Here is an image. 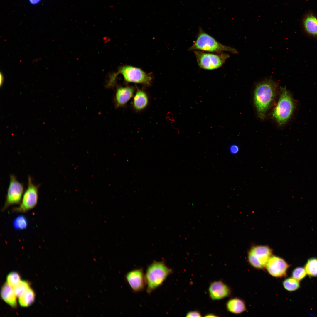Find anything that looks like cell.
<instances>
[{"mask_svg": "<svg viewBox=\"0 0 317 317\" xmlns=\"http://www.w3.org/2000/svg\"><path fill=\"white\" fill-rule=\"evenodd\" d=\"M197 63L201 68L213 70L221 67L229 57L227 53L206 52L200 50L193 51Z\"/></svg>", "mask_w": 317, "mask_h": 317, "instance_id": "cell-6", "label": "cell"}, {"mask_svg": "<svg viewBox=\"0 0 317 317\" xmlns=\"http://www.w3.org/2000/svg\"><path fill=\"white\" fill-rule=\"evenodd\" d=\"M121 74L127 82L140 83L147 85L151 82L152 78L150 75L145 73L141 69L129 65L122 66L118 71L110 76L107 85V87L112 86L115 84L117 75Z\"/></svg>", "mask_w": 317, "mask_h": 317, "instance_id": "cell-5", "label": "cell"}, {"mask_svg": "<svg viewBox=\"0 0 317 317\" xmlns=\"http://www.w3.org/2000/svg\"><path fill=\"white\" fill-rule=\"evenodd\" d=\"M290 265L283 258L272 256L268 261L265 268L268 273L273 277L282 278L287 276Z\"/></svg>", "mask_w": 317, "mask_h": 317, "instance_id": "cell-10", "label": "cell"}, {"mask_svg": "<svg viewBox=\"0 0 317 317\" xmlns=\"http://www.w3.org/2000/svg\"><path fill=\"white\" fill-rule=\"evenodd\" d=\"M1 294L2 298L5 302L13 308L16 307V296L13 288L7 282L5 283L3 286Z\"/></svg>", "mask_w": 317, "mask_h": 317, "instance_id": "cell-15", "label": "cell"}, {"mask_svg": "<svg viewBox=\"0 0 317 317\" xmlns=\"http://www.w3.org/2000/svg\"><path fill=\"white\" fill-rule=\"evenodd\" d=\"M277 82L270 78H266L255 85L253 96V104L259 117L264 119L276 98L278 92Z\"/></svg>", "mask_w": 317, "mask_h": 317, "instance_id": "cell-1", "label": "cell"}, {"mask_svg": "<svg viewBox=\"0 0 317 317\" xmlns=\"http://www.w3.org/2000/svg\"><path fill=\"white\" fill-rule=\"evenodd\" d=\"M27 187L24 192L19 206L13 209V211L24 213L33 208L36 205L38 198L39 185L34 184L31 178L28 176Z\"/></svg>", "mask_w": 317, "mask_h": 317, "instance_id": "cell-7", "label": "cell"}, {"mask_svg": "<svg viewBox=\"0 0 317 317\" xmlns=\"http://www.w3.org/2000/svg\"><path fill=\"white\" fill-rule=\"evenodd\" d=\"M29 1L31 3L35 4L38 2L40 0H29Z\"/></svg>", "mask_w": 317, "mask_h": 317, "instance_id": "cell-27", "label": "cell"}, {"mask_svg": "<svg viewBox=\"0 0 317 317\" xmlns=\"http://www.w3.org/2000/svg\"><path fill=\"white\" fill-rule=\"evenodd\" d=\"M0 85H1L3 82L4 79L3 76V75H1V74L0 75Z\"/></svg>", "mask_w": 317, "mask_h": 317, "instance_id": "cell-29", "label": "cell"}, {"mask_svg": "<svg viewBox=\"0 0 317 317\" xmlns=\"http://www.w3.org/2000/svg\"><path fill=\"white\" fill-rule=\"evenodd\" d=\"M280 96L272 112L273 117L278 124H285L291 118L295 105L291 94L285 87L280 88Z\"/></svg>", "mask_w": 317, "mask_h": 317, "instance_id": "cell-3", "label": "cell"}, {"mask_svg": "<svg viewBox=\"0 0 317 317\" xmlns=\"http://www.w3.org/2000/svg\"><path fill=\"white\" fill-rule=\"evenodd\" d=\"M126 278L130 286L134 291L139 292L144 289L146 282L145 276L141 269L130 271L126 274Z\"/></svg>", "mask_w": 317, "mask_h": 317, "instance_id": "cell-11", "label": "cell"}, {"mask_svg": "<svg viewBox=\"0 0 317 317\" xmlns=\"http://www.w3.org/2000/svg\"><path fill=\"white\" fill-rule=\"evenodd\" d=\"M230 152L232 154H236L238 152L239 150V147L236 145L233 144L231 145L230 148Z\"/></svg>", "mask_w": 317, "mask_h": 317, "instance_id": "cell-26", "label": "cell"}, {"mask_svg": "<svg viewBox=\"0 0 317 317\" xmlns=\"http://www.w3.org/2000/svg\"><path fill=\"white\" fill-rule=\"evenodd\" d=\"M226 307L228 311L236 314H241L247 310L245 301L237 297L229 300L226 304Z\"/></svg>", "mask_w": 317, "mask_h": 317, "instance_id": "cell-14", "label": "cell"}, {"mask_svg": "<svg viewBox=\"0 0 317 317\" xmlns=\"http://www.w3.org/2000/svg\"><path fill=\"white\" fill-rule=\"evenodd\" d=\"M6 280L8 284L13 288L20 282L21 277L17 272H13L8 275Z\"/></svg>", "mask_w": 317, "mask_h": 317, "instance_id": "cell-23", "label": "cell"}, {"mask_svg": "<svg viewBox=\"0 0 317 317\" xmlns=\"http://www.w3.org/2000/svg\"><path fill=\"white\" fill-rule=\"evenodd\" d=\"M23 183L17 180L13 174L10 176V182L4 205L2 209L3 211L10 206L20 203L24 192Z\"/></svg>", "mask_w": 317, "mask_h": 317, "instance_id": "cell-9", "label": "cell"}, {"mask_svg": "<svg viewBox=\"0 0 317 317\" xmlns=\"http://www.w3.org/2000/svg\"><path fill=\"white\" fill-rule=\"evenodd\" d=\"M304 26L308 33L317 36V18L315 17L312 15L308 16L304 21Z\"/></svg>", "mask_w": 317, "mask_h": 317, "instance_id": "cell-18", "label": "cell"}, {"mask_svg": "<svg viewBox=\"0 0 317 317\" xmlns=\"http://www.w3.org/2000/svg\"><path fill=\"white\" fill-rule=\"evenodd\" d=\"M205 316H207V317H216V316H217L215 315V314H207Z\"/></svg>", "mask_w": 317, "mask_h": 317, "instance_id": "cell-28", "label": "cell"}, {"mask_svg": "<svg viewBox=\"0 0 317 317\" xmlns=\"http://www.w3.org/2000/svg\"><path fill=\"white\" fill-rule=\"evenodd\" d=\"M172 272L163 261H154L147 269L145 276L146 291L151 293L161 286Z\"/></svg>", "mask_w": 317, "mask_h": 317, "instance_id": "cell-4", "label": "cell"}, {"mask_svg": "<svg viewBox=\"0 0 317 317\" xmlns=\"http://www.w3.org/2000/svg\"><path fill=\"white\" fill-rule=\"evenodd\" d=\"M186 317H201L200 313L197 311H191L188 312L186 314Z\"/></svg>", "mask_w": 317, "mask_h": 317, "instance_id": "cell-25", "label": "cell"}, {"mask_svg": "<svg viewBox=\"0 0 317 317\" xmlns=\"http://www.w3.org/2000/svg\"><path fill=\"white\" fill-rule=\"evenodd\" d=\"M208 291L210 298L214 300H219L228 297L231 293L230 287L220 280L211 283Z\"/></svg>", "mask_w": 317, "mask_h": 317, "instance_id": "cell-12", "label": "cell"}, {"mask_svg": "<svg viewBox=\"0 0 317 317\" xmlns=\"http://www.w3.org/2000/svg\"><path fill=\"white\" fill-rule=\"evenodd\" d=\"M272 254V250L267 246H256L252 248L249 251L248 260L250 265L253 268L263 269L265 268Z\"/></svg>", "mask_w": 317, "mask_h": 317, "instance_id": "cell-8", "label": "cell"}, {"mask_svg": "<svg viewBox=\"0 0 317 317\" xmlns=\"http://www.w3.org/2000/svg\"><path fill=\"white\" fill-rule=\"evenodd\" d=\"M29 283L26 281H21L19 283L13 288L15 293L18 298L24 292L30 288Z\"/></svg>", "mask_w": 317, "mask_h": 317, "instance_id": "cell-22", "label": "cell"}, {"mask_svg": "<svg viewBox=\"0 0 317 317\" xmlns=\"http://www.w3.org/2000/svg\"><path fill=\"white\" fill-rule=\"evenodd\" d=\"M190 51L200 50L206 52L221 53L227 51L233 54L238 52L234 48L220 43L213 37L200 28L196 38L189 48Z\"/></svg>", "mask_w": 317, "mask_h": 317, "instance_id": "cell-2", "label": "cell"}, {"mask_svg": "<svg viewBox=\"0 0 317 317\" xmlns=\"http://www.w3.org/2000/svg\"><path fill=\"white\" fill-rule=\"evenodd\" d=\"M304 268L309 276L317 277V258L313 257L309 259L305 264Z\"/></svg>", "mask_w": 317, "mask_h": 317, "instance_id": "cell-19", "label": "cell"}, {"mask_svg": "<svg viewBox=\"0 0 317 317\" xmlns=\"http://www.w3.org/2000/svg\"><path fill=\"white\" fill-rule=\"evenodd\" d=\"M28 221L26 217L23 215H20L14 220L13 225L14 227L17 230H22L25 229L27 227Z\"/></svg>", "mask_w": 317, "mask_h": 317, "instance_id": "cell-21", "label": "cell"}, {"mask_svg": "<svg viewBox=\"0 0 317 317\" xmlns=\"http://www.w3.org/2000/svg\"><path fill=\"white\" fill-rule=\"evenodd\" d=\"M282 284L284 288L290 292L295 291L300 287L299 281L292 277L288 278L285 279Z\"/></svg>", "mask_w": 317, "mask_h": 317, "instance_id": "cell-20", "label": "cell"}, {"mask_svg": "<svg viewBox=\"0 0 317 317\" xmlns=\"http://www.w3.org/2000/svg\"><path fill=\"white\" fill-rule=\"evenodd\" d=\"M134 90L133 87H118L115 96L116 107H121L126 104L133 96Z\"/></svg>", "mask_w": 317, "mask_h": 317, "instance_id": "cell-13", "label": "cell"}, {"mask_svg": "<svg viewBox=\"0 0 317 317\" xmlns=\"http://www.w3.org/2000/svg\"><path fill=\"white\" fill-rule=\"evenodd\" d=\"M307 274L304 267H296L292 273V277L299 281L303 279Z\"/></svg>", "mask_w": 317, "mask_h": 317, "instance_id": "cell-24", "label": "cell"}, {"mask_svg": "<svg viewBox=\"0 0 317 317\" xmlns=\"http://www.w3.org/2000/svg\"><path fill=\"white\" fill-rule=\"evenodd\" d=\"M148 101V97L146 93L142 90H138L134 98L133 106L136 110H141L146 107Z\"/></svg>", "mask_w": 317, "mask_h": 317, "instance_id": "cell-16", "label": "cell"}, {"mask_svg": "<svg viewBox=\"0 0 317 317\" xmlns=\"http://www.w3.org/2000/svg\"><path fill=\"white\" fill-rule=\"evenodd\" d=\"M35 296L34 291L30 288L19 297V304L23 307H27L30 306L34 302Z\"/></svg>", "mask_w": 317, "mask_h": 317, "instance_id": "cell-17", "label": "cell"}]
</instances>
